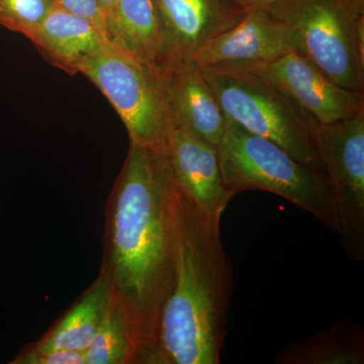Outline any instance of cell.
<instances>
[{
  "mask_svg": "<svg viewBox=\"0 0 364 364\" xmlns=\"http://www.w3.org/2000/svg\"><path fill=\"white\" fill-rule=\"evenodd\" d=\"M28 40L50 64L69 75L80 73L87 59L109 42L91 21L58 6L53 7Z\"/></svg>",
  "mask_w": 364,
  "mask_h": 364,
  "instance_id": "13",
  "label": "cell"
},
{
  "mask_svg": "<svg viewBox=\"0 0 364 364\" xmlns=\"http://www.w3.org/2000/svg\"><path fill=\"white\" fill-rule=\"evenodd\" d=\"M11 364H85V352L51 349L37 350L32 347L25 349Z\"/></svg>",
  "mask_w": 364,
  "mask_h": 364,
  "instance_id": "19",
  "label": "cell"
},
{
  "mask_svg": "<svg viewBox=\"0 0 364 364\" xmlns=\"http://www.w3.org/2000/svg\"><path fill=\"white\" fill-rule=\"evenodd\" d=\"M217 148L223 181L233 198L251 189L267 191L303 208L337 232L334 200L324 176L228 117Z\"/></svg>",
  "mask_w": 364,
  "mask_h": 364,
  "instance_id": "3",
  "label": "cell"
},
{
  "mask_svg": "<svg viewBox=\"0 0 364 364\" xmlns=\"http://www.w3.org/2000/svg\"><path fill=\"white\" fill-rule=\"evenodd\" d=\"M114 44L152 63H161L164 39L151 0H117Z\"/></svg>",
  "mask_w": 364,
  "mask_h": 364,
  "instance_id": "15",
  "label": "cell"
},
{
  "mask_svg": "<svg viewBox=\"0 0 364 364\" xmlns=\"http://www.w3.org/2000/svg\"><path fill=\"white\" fill-rule=\"evenodd\" d=\"M227 1L247 11L254 6H272L275 0H227Z\"/></svg>",
  "mask_w": 364,
  "mask_h": 364,
  "instance_id": "22",
  "label": "cell"
},
{
  "mask_svg": "<svg viewBox=\"0 0 364 364\" xmlns=\"http://www.w3.org/2000/svg\"><path fill=\"white\" fill-rule=\"evenodd\" d=\"M97 1L100 7H102L105 21H107L109 39L112 43H114V37H116L117 0H97Z\"/></svg>",
  "mask_w": 364,
  "mask_h": 364,
  "instance_id": "21",
  "label": "cell"
},
{
  "mask_svg": "<svg viewBox=\"0 0 364 364\" xmlns=\"http://www.w3.org/2000/svg\"><path fill=\"white\" fill-rule=\"evenodd\" d=\"M364 360L363 337L359 330L332 327L286 347L277 358L287 364H360Z\"/></svg>",
  "mask_w": 364,
  "mask_h": 364,
  "instance_id": "16",
  "label": "cell"
},
{
  "mask_svg": "<svg viewBox=\"0 0 364 364\" xmlns=\"http://www.w3.org/2000/svg\"><path fill=\"white\" fill-rule=\"evenodd\" d=\"M159 65L166 79L173 126L219 145L227 116L205 74L189 58L166 59Z\"/></svg>",
  "mask_w": 364,
  "mask_h": 364,
  "instance_id": "12",
  "label": "cell"
},
{
  "mask_svg": "<svg viewBox=\"0 0 364 364\" xmlns=\"http://www.w3.org/2000/svg\"><path fill=\"white\" fill-rule=\"evenodd\" d=\"M176 184L168 153L130 142L109 198L105 273L147 363L173 279Z\"/></svg>",
  "mask_w": 364,
  "mask_h": 364,
  "instance_id": "1",
  "label": "cell"
},
{
  "mask_svg": "<svg viewBox=\"0 0 364 364\" xmlns=\"http://www.w3.org/2000/svg\"><path fill=\"white\" fill-rule=\"evenodd\" d=\"M112 298L109 280L104 272L82 298L38 343L37 350L65 349L85 352L100 329Z\"/></svg>",
  "mask_w": 364,
  "mask_h": 364,
  "instance_id": "14",
  "label": "cell"
},
{
  "mask_svg": "<svg viewBox=\"0 0 364 364\" xmlns=\"http://www.w3.org/2000/svg\"><path fill=\"white\" fill-rule=\"evenodd\" d=\"M138 355L130 323L112 296L100 329L85 349V364L136 363Z\"/></svg>",
  "mask_w": 364,
  "mask_h": 364,
  "instance_id": "17",
  "label": "cell"
},
{
  "mask_svg": "<svg viewBox=\"0 0 364 364\" xmlns=\"http://www.w3.org/2000/svg\"><path fill=\"white\" fill-rule=\"evenodd\" d=\"M55 6L54 0H0V26L28 39Z\"/></svg>",
  "mask_w": 364,
  "mask_h": 364,
  "instance_id": "18",
  "label": "cell"
},
{
  "mask_svg": "<svg viewBox=\"0 0 364 364\" xmlns=\"http://www.w3.org/2000/svg\"><path fill=\"white\" fill-rule=\"evenodd\" d=\"M269 9L293 31L299 54L336 85L364 92V0H275Z\"/></svg>",
  "mask_w": 364,
  "mask_h": 364,
  "instance_id": "5",
  "label": "cell"
},
{
  "mask_svg": "<svg viewBox=\"0 0 364 364\" xmlns=\"http://www.w3.org/2000/svg\"><path fill=\"white\" fill-rule=\"evenodd\" d=\"M227 71L245 72L274 86L318 124L337 123L364 111L363 91L347 90L333 82L298 52L287 53L268 63Z\"/></svg>",
  "mask_w": 364,
  "mask_h": 364,
  "instance_id": "9",
  "label": "cell"
},
{
  "mask_svg": "<svg viewBox=\"0 0 364 364\" xmlns=\"http://www.w3.org/2000/svg\"><path fill=\"white\" fill-rule=\"evenodd\" d=\"M167 153L174 181L182 195L210 221L220 224L233 196L223 181L217 146L173 127Z\"/></svg>",
  "mask_w": 364,
  "mask_h": 364,
  "instance_id": "10",
  "label": "cell"
},
{
  "mask_svg": "<svg viewBox=\"0 0 364 364\" xmlns=\"http://www.w3.org/2000/svg\"><path fill=\"white\" fill-rule=\"evenodd\" d=\"M80 73L111 102L130 142L167 152L174 126L161 66L109 41L87 59Z\"/></svg>",
  "mask_w": 364,
  "mask_h": 364,
  "instance_id": "4",
  "label": "cell"
},
{
  "mask_svg": "<svg viewBox=\"0 0 364 364\" xmlns=\"http://www.w3.org/2000/svg\"><path fill=\"white\" fill-rule=\"evenodd\" d=\"M54 2L67 11L91 21L109 39L107 21L97 0H54Z\"/></svg>",
  "mask_w": 364,
  "mask_h": 364,
  "instance_id": "20",
  "label": "cell"
},
{
  "mask_svg": "<svg viewBox=\"0 0 364 364\" xmlns=\"http://www.w3.org/2000/svg\"><path fill=\"white\" fill-rule=\"evenodd\" d=\"M205 76L229 119L277 143L296 161L326 177L314 142L315 119L291 97L245 72H215Z\"/></svg>",
  "mask_w": 364,
  "mask_h": 364,
  "instance_id": "6",
  "label": "cell"
},
{
  "mask_svg": "<svg viewBox=\"0 0 364 364\" xmlns=\"http://www.w3.org/2000/svg\"><path fill=\"white\" fill-rule=\"evenodd\" d=\"M314 142L326 170L337 218V233L352 259H364V111L323 124Z\"/></svg>",
  "mask_w": 364,
  "mask_h": 364,
  "instance_id": "7",
  "label": "cell"
},
{
  "mask_svg": "<svg viewBox=\"0 0 364 364\" xmlns=\"http://www.w3.org/2000/svg\"><path fill=\"white\" fill-rule=\"evenodd\" d=\"M173 235V279L147 363H220L233 272L220 224L210 221L177 186Z\"/></svg>",
  "mask_w": 364,
  "mask_h": 364,
  "instance_id": "2",
  "label": "cell"
},
{
  "mask_svg": "<svg viewBox=\"0 0 364 364\" xmlns=\"http://www.w3.org/2000/svg\"><path fill=\"white\" fill-rule=\"evenodd\" d=\"M289 52L299 53L293 31L274 18L269 7L254 6L189 59L203 74H208L268 63Z\"/></svg>",
  "mask_w": 364,
  "mask_h": 364,
  "instance_id": "8",
  "label": "cell"
},
{
  "mask_svg": "<svg viewBox=\"0 0 364 364\" xmlns=\"http://www.w3.org/2000/svg\"><path fill=\"white\" fill-rule=\"evenodd\" d=\"M151 1L164 39L163 61L191 58L208 41L238 23L246 11L227 0Z\"/></svg>",
  "mask_w": 364,
  "mask_h": 364,
  "instance_id": "11",
  "label": "cell"
}]
</instances>
